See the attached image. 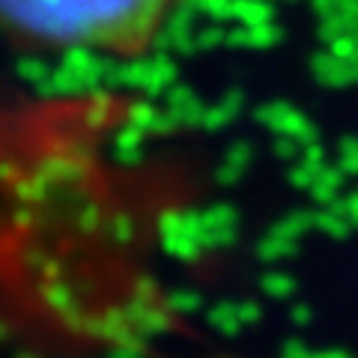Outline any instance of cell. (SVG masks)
I'll use <instances>...</instances> for the list:
<instances>
[{"instance_id":"1","label":"cell","mask_w":358,"mask_h":358,"mask_svg":"<svg viewBox=\"0 0 358 358\" xmlns=\"http://www.w3.org/2000/svg\"><path fill=\"white\" fill-rule=\"evenodd\" d=\"M179 0H0V36L42 51L143 57Z\"/></svg>"}]
</instances>
